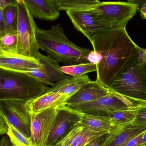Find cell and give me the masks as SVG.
<instances>
[{
  "instance_id": "obj_1",
  "label": "cell",
  "mask_w": 146,
  "mask_h": 146,
  "mask_svg": "<svg viewBox=\"0 0 146 146\" xmlns=\"http://www.w3.org/2000/svg\"><path fill=\"white\" fill-rule=\"evenodd\" d=\"M92 45L94 50L89 60L97 66L96 81L110 89L141 49L131 39L126 27L106 29L93 37Z\"/></svg>"
},
{
  "instance_id": "obj_2",
  "label": "cell",
  "mask_w": 146,
  "mask_h": 146,
  "mask_svg": "<svg viewBox=\"0 0 146 146\" xmlns=\"http://www.w3.org/2000/svg\"><path fill=\"white\" fill-rule=\"evenodd\" d=\"M36 37L39 49L66 66L90 63L92 50L79 47L70 41L60 23L48 30L37 27Z\"/></svg>"
},
{
  "instance_id": "obj_3",
  "label": "cell",
  "mask_w": 146,
  "mask_h": 146,
  "mask_svg": "<svg viewBox=\"0 0 146 146\" xmlns=\"http://www.w3.org/2000/svg\"><path fill=\"white\" fill-rule=\"evenodd\" d=\"M110 90L137 107L146 105V53L141 49L137 57L112 82Z\"/></svg>"
},
{
  "instance_id": "obj_4",
  "label": "cell",
  "mask_w": 146,
  "mask_h": 146,
  "mask_svg": "<svg viewBox=\"0 0 146 146\" xmlns=\"http://www.w3.org/2000/svg\"><path fill=\"white\" fill-rule=\"evenodd\" d=\"M50 87L25 73L0 68V101L35 99Z\"/></svg>"
},
{
  "instance_id": "obj_5",
  "label": "cell",
  "mask_w": 146,
  "mask_h": 146,
  "mask_svg": "<svg viewBox=\"0 0 146 146\" xmlns=\"http://www.w3.org/2000/svg\"><path fill=\"white\" fill-rule=\"evenodd\" d=\"M138 5L133 1L100 2L89 10L96 24L108 28L126 27L136 14Z\"/></svg>"
},
{
  "instance_id": "obj_6",
  "label": "cell",
  "mask_w": 146,
  "mask_h": 146,
  "mask_svg": "<svg viewBox=\"0 0 146 146\" xmlns=\"http://www.w3.org/2000/svg\"><path fill=\"white\" fill-rule=\"evenodd\" d=\"M18 8L16 53L37 59L39 48L36 37L37 26L24 0H16Z\"/></svg>"
},
{
  "instance_id": "obj_7",
  "label": "cell",
  "mask_w": 146,
  "mask_h": 146,
  "mask_svg": "<svg viewBox=\"0 0 146 146\" xmlns=\"http://www.w3.org/2000/svg\"><path fill=\"white\" fill-rule=\"evenodd\" d=\"M75 111L94 115L108 116L112 112L139 108L129 100L111 90L110 94L77 105L66 106Z\"/></svg>"
},
{
  "instance_id": "obj_8",
  "label": "cell",
  "mask_w": 146,
  "mask_h": 146,
  "mask_svg": "<svg viewBox=\"0 0 146 146\" xmlns=\"http://www.w3.org/2000/svg\"><path fill=\"white\" fill-rule=\"evenodd\" d=\"M26 101H0V111L8 122L27 138H31V115Z\"/></svg>"
},
{
  "instance_id": "obj_9",
  "label": "cell",
  "mask_w": 146,
  "mask_h": 146,
  "mask_svg": "<svg viewBox=\"0 0 146 146\" xmlns=\"http://www.w3.org/2000/svg\"><path fill=\"white\" fill-rule=\"evenodd\" d=\"M59 108L54 107L31 115L30 139L32 146L47 145Z\"/></svg>"
},
{
  "instance_id": "obj_10",
  "label": "cell",
  "mask_w": 146,
  "mask_h": 146,
  "mask_svg": "<svg viewBox=\"0 0 146 146\" xmlns=\"http://www.w3.org/2000/svg\"><path fill=\"white\" fill-rule=\"evenodd\" d=\"M80 115L78 111L66 105L59 107L46 146H55L76 124L80 122Z\"/></svg>"
},
{
  "instance_id": "obj_11",
  "label": "cell",
  "mask_w": 146,
  "mask_h": 146,
  "mask_svg": "<svg viewBox=\"0 0 146 146\" xmlns=\"http://www.w3.org/2000/svg\"><path fill=\"white\" fill-rule=\"evenodd\" d=\"M37 59L42 63V67L31 69L25 73L51 86L56 82L71 77L64 73L61 70L60 63L49 56L44 55L39 52Z\"/></svg>"
},
{
  "instance_id": "obj_12",
  "label": "cell",
  "mask_w": 146,
  "mask_h": 146,
  "mask_svg": "<svg viewBox=\"0 0 146 146\" xmlns=\"http://www.w3.org/2000/svg\"><path fill=\"white\" fill-rule=\"evenodd\" d=\"M110 133L90 127L80 122L55 146H85L96 138Z\"/></svg>"
},
{
  "instance_id": "obj_13",
  "label": "cell",
  "mask_w": 146,
  "mask_h": 146,
  "mask_svg": "<svg viewBox=\"0 0 146 146\" xmlns=\"http://www.w3.org/2000/svg\"><path fill=\"white\" fill-rule=\"evenodd\" d=\"M66 13L75 28L86 37L91 44L94 36L110 28L96 24L94 22L93 15L90 10H69L66 11Z\"/></svg>"
},
{
  "instance_id": "obj_14",
  "label": "cell",
  "mask_w": 146,
  "mask_h": 146,
  "mask_svg": "<svg viewBox=\"0 0 146 146\" xmlns=\"http://www.w3.org/2000/svg\"><path fill=\"white\" fill-rule=\"evenodd\" d=\"M38 59L27 57L16 52L0 51V68L19 73H26L42 67Z\"/></svg>"
},
{
  "instance_id": "obj_15",
  "label": "cell",
  "mask_w": 146,
  "mask_h": 146,
  "mask_svg": "<svg viewBox=\"0 0 146 146\" xmlns=\"http://www.w3.org/2000/svg\"><path fill=\"white\" fill-rule=\"evenodd\" d=\"M70 97L61 93L48 90L40 97L27 101L26 105L30 114L32 115L50 108L65 106Z\"/></svg>"
},
{
  "instance_id": "obj_16",
  "label": "cell",
  "mask_w": 146,
  "mask_h": 146,
  "mask_svg": "<svg viewBox=\"0 0 146 146\" xmlns=\"http://www.w3.org/2000/svg\"><path fill=\"white\" fill-rule=\"evenodd\" d=\"M146 131V125L133 123L121 127H113L104 146H125L132 139Z\"/></svg>"
},
{
  "instance_id": "obj_17",
  "label": "cell",
  "mask_w": 146,
  "mask_h": 146,
  "mask_svg": "<svg viewBox=\"0 0 146 146\" xmlns=\"http://www.w3.org/2000/svg\"><path fill=\"white\" fill-rule=\"evenodd\" d=\"M111 90L97 81H92L84 85L67 101L66 106L77 105L90 102L110 94Z\"/></svg>"
},
{
  "instance_id": "obj_18",
  "label": "cell",
  "mask_w": 146,
  "mask_h": 146,
  "mask_svg": "<svg viewBox=\"0 0 146 146\" xmlns=\"http://www.w3.org/2000/svg\"><path fill=\"white\" fill-rule=\"evenodd\" d=\"M33 17L47 21H54L59 18L60 11L53 0H24Z\"/></svg>"
},
{
  "instance_id": "obj_19",
  "label": "cell",
  "mask_w": 146,
  "mask_h": 146,
  "mask_svg": "<svg viewBox=\"0 0 146 146\" xmlns=\"http://www.w3.org/2000/svg\"><path fill=\"white\" fill-rule=\"evenodd\" d=\"M91 81L87 75L77 78H73L71 76L68 79L55 83L48 90L61 93L71 97L84 85Z\"/></svg>"
},
{
  "instance_id": "obj_20",
  "label": "cell",
  "mask_w": 146,
  "mask_h": 146,
  "mask_svg": "<svg viewBox=\"0 0 146 146\" xmlns=\"http://www.w3.org/2000/svg\"><path fill=\"white\" fill-rule=\"evenodd\" d=\"M59 11H88L94 8L98 0H53Z\"/></svg>"
},
{
  "instance_id": "obj_21",
  "label": "cell",
  "mask_w": 146,
  "mask_h": 146,
  "mask_svg": "<svg viewBox=\"0 0 146 146\" xmlns=\"http://www.w3.org/2000/svg\"><path fill=\"white\" fill-rule=\"evenodd\" d=\"M79 112L81 117V123L86 126L96 129L106 130L110 132L113 128V125L109 117L94 115Z\"/></svg>"
},
{
  "instance_id": "obj_22",
  "label": "cell",
  "mask_w": 146,
  "mask_h": 146,
  "mask_svg": "<svg viewBox=\"0 0 146 146\" xmlns=\"http://www.w3.org/2000/svg\"><path fill=\"white\" fill-rule=\"evenodd\" d=\"M3 17L7 33L17 34L18 15L16 0L4 9Z\"/></svg>"
},
{
  "instance_id": "obj_23",
  "label": "cell",
  "mask_w": 146,
  "mask_h": 146,
  "mask_svg": "<svg viewBox=\"0 0 146 146\" xmlns=\"http://www.w3.org/2000/svg\"><path fill=\"white\" fill-rule=\"evenodd\" d=\"M138 108L118 111L108 115L113 127H121L131 123L134 121Z\"/></svg>"
},
{
  "instance_id": "obj_24",
  "label": "cell",
  "mask_w": 146,
  "mask_h": 146,
  "mask_svg": "<svg viewBox=\"0 0 146 146\" xmlns=\"http://www.w3.org/2000/svg\"><path fill=\"white\" fill-rule=\"evenodd\" d=\"M60 69L67 75L73 78H77L88 73L96 72L97 66L94 63H81L76 65L62 66Z\"/></svg>"
},
{
  "instance_id": "obj_25",
  "label": "cell",
  "mask_w": 146,
  "mask_h": 146,
  "mask_svg": "<svg viewBox=\"0 0 146 146\" xmlns=\"http://www.w3.org/2000/svg\"><path fill=\"white\" fill-rule=\"evenodd\" d=\"M7 124V135L14 146H32L30 139L23 135L8 121Z\"/></svg>"
},
{
  "instance_id": "obj_26",
  "label": "cell",
  "mask_w": 146,
  "mask_h": 146,
  "mask_svg": "<svg viewBox=\"0 0 146 146\" xmlns=\"http://www.w3.org/2000/svg\"><path fill=\"white\" fill-rule=\"evenodd\" d=\"M17 34H7L0 39V51L16 52Z\"/></svg>"
},
{
  "instance_id": "obj_27",
  "label": "cell",
  "mask_w": 146,
  "mask_h": 146,
  "mask_svg": "<svg viewBox=\"0 0 146 146\" xmlns=\"http://www.w3.org/2000/svg\"><path fill=\"white\" fill-rule=\"evenodd\" d=\"M133 123L141 125H146V105L139 107L137 114Z\"/></svg>"
},
{
  "instance_id": "obj_28",
  "label": "cell",
  "mask_w": 146,
  "mask_h": 146,
  "mask_svg": "<svg viewBox=\"0 0 146 146\" xmlns=\"http://www.w3.org/2000/svg\"><path fill=\"white\" fill-rule=\"evenodd\" d=\"M109 134H106L96 138L85 146H104L106 141L109 137Z\"/></svg>"
},
{
  "instance_id": "obj_29",
  "label": "cell",
  "mask_w": 146,
  "mask_h": 146,
  "mask_svg": "<svg viewBox=\"0 0 146 146\" xmlns=\"http://www.w3.org/2000/svg\"><path fill=\"white\" fill-rule=\"evenodd\" d=\"M7 121L0 111V135L7 134Z\"/></svg>"
},
{
  "instance_id": "obj_30",
  "label": "cell",
  "mask_w": 146,
  "mask_h": 146,
  "mask_svg": "<svg viewBox=\"0 0 146 146\" xmlns=\"http://www.w3.org/2000/svg\"><path fill=\"white\" fill-rule=\"evenodd\" d=\"M4 9H0V39L7 34V29L3 17Z\"/></svg>"
},
{
  "instance_id": "obj_31",
  "label": "cell",
  "mask_w": 146,
  "mask_h": 146,
  "mask_svg": "<svg viewBox=\"0 0 146 146\" xmlns=\"http://www.w3.org/2000/svg\"><path fill=\"white\" fill-rule=\"evenodd\" d=\"M144 133L141 134L139 135L132 139L125 146H139L141 145Z\"/></svg>"
},
{
  "instance_id": "obj_32",
  "label": "cell",
  "mask_w": 146,
  "mask_h": 146,
  "mask_svg": "<svg viewBox=\"0 0 146 146\" xmlns=\"http://www.w3.org/2000/svg\"><path fill=\"white\" fill-rule=\"evenodd\" d=\"M0 146H13V144L7 135H4L0 138Z\"/></svg>"
},
{
  "instance_id": "obj_33",
  "label": "cell",
  "mask_w": 146,
  "mask_h": 146,
  "mask_svg": "<svg viewBox=\"0 0 146 146\" xmlns=\"http://www.w3.org/2000/svg\"><path fill=\"white\" fill-rule=\"evenodd\" d=\"M15 0H0V9H4L7 6L13 3Z\"/></svg>"
},
{
  "instance_id": "obj_34",
  "label": "cell",
  "mask_w": 146,
  "mask_h": 146,
  "mask_svg": "<svg viewBox=\"0 0 146 146\" xmlns=\"http://www.w3.org/2000/svg\"><path fill=\"white\" fill-rule=\"evenodd\" d=\"M139 11L142 18L146 19V1L141 5L139 9Z\"/></svg>"
},
{
  "instance_id": "obj_35",
  "label": "cell",
  "mask_w": 146,
  "mask_h": 146,
  "mask_svg": "<svg viewBox=\"0 0 146 146\" xmlns=\"http://www.w3.org/2000/svg\"><path fill=\"white\" fill-rule=\"evenodd\" d=\"M146 144V131L144 133L141 144Z\"/></svg>"
},
{
  "instance_id": "obj_36",
  "label": "cell",
  "mask_w": 146,
  "mask_h": 146,
  "mask_svg": "<svg viewBox=\"0 0 146 146\" xmlns=\"http://www.w3.org/2000/svg\"><path fill=\"white\" fill-rule=\"evenodd\" d=\"M145 51H146V49H145Z\"/></svg>"
}]
</instances>
